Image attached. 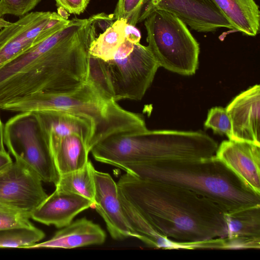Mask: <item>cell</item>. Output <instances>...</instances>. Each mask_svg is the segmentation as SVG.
I'll list each match as a JSON object with an SVG mask.
<instances>
[{"mask_svg":"<svg viewBox=\"0 0 260 260\" xmlns=\"http://www.w3.org/2000/svg\"><path fill=\"white\" fill-rule=\"evenodd\" d=\"M221 12L233 30L256 36L260 28V12L254 0H210Z\"/></svg>","mask_w":260,"mask_h":260,"instance_id":"19","label":"cell"},{"mask_svg":"<svg viewBox=\"0 0 260 260\" xmlns=\"http://www.w3.org/2000/svg\"><path fill=\"white\" fill-rule=\"evenodd\" d=\"M42 182L32 169L15 160L0 171V204L30 217L48 197Z\"/></svg>","mask_w":260,"mask_h":260,"instance_id":"9","label":"cell"},{"mask_svg":"<svg viewBox=\"0 0 260 260\" xmlns=\"http://www.w3.org/2000/svg\"><path fill=\"white\" fill-rule=\"evenodd\" d=\"M217 142L202 131H150L147 128L112 135L94 145V159L117 168L124 165L213 156Z\"/></svg>","mask_w":260,"mask_h":260,"instance_id":"4","label":"cell"},{"mask_svg":"<svg viewBox=\"0 0 260 260\" xmlns=\"http://www.w3.org/2000/svg\"><path fill=\"white\" fill-rule=\"evenodd\" d=\"M50 148L62 138L73 134L81 136L90 150L93 134L92 123L88 119L73 113L57 110L36 111Z\"/></svg>","mask_w":260,"mask_h":260,"instance_id":"17","label":"cell"},{"mask_svg":"<svg viewBox=\"0 0 260 260\" xmlns=\"http://www.w3.org/2000/svg\"><path fill=\"white\" fill-rule=\"evenodd\" d=\"M123 214L136 238L150 247L161 249H191L190 244L170 240L158 234L139 212L119 193Z\"/></svg>","mask_w":260,"mask_h":260,"instance_id":"21","label":"cell"},{"mask_svg":"<svg viewBox=\"0 0 260 260\" xmlns=\"http://www.w3.org/2000/svg\"><path fill=\"white\" fill-rule=\"evenodd\" d=\"M41 0H0V18L6 14L22 17L28 13Z\"/></svg>","mask_w":260,"mask_h":260,"instance_id":"27","label":"cell"},{"mask_svg":"<svg viewBox=\"0 0 260 260\" xmlns=\"http://www.w3.org/2000/svg\"><path fill=\"white\" fill-rule=\"evenodd\" d=\"M156 10L172 13L191 29L214 32L220 28L233 29L228 20L210 0H147L139 23Z\"/></svg>","mask_w":260,"mask_h":260,"instance_id":"10","label":"cell"},{"mask_svg":"<svg viewBox=\"0 0 260 260\" xmlns=\"http://www.w3.org/2000/svg\"><path fill=\"white\" fill-rule=\"evenodd\" d=\"M214 156L250 189L260 194V146L246 142L223 141Z\"/></svg>","mask_w":260,"mask_h":260,"instance_id":"14","label":"cell"},{"mask_svg":"<svg viewBox=\"0 0 260 260\" xmlns=\"http://www.w3.org/2000/svg\"></svg>","mask_w":260,"mask_h":260,"instance_id":"34","label":"cell"},{"mask_svg":"<svg viewBox=\"0 0 260 260\" xmlns=\"http://www.w3.org/2000/svg\"><path fill=\"white\" fill-rule=\"evenodd\" d=\"M0 109L17 112L57 110L84 117L93 126L90 151L97 143L112 135L147 128L141 114L123 109L87 80L70 92H35L1 103Z\"/></svg>","mask_w":260,"mask_h":260,"instance_id":"5","label":"cell"},{"mask_svg":"<svg viewBox=\"0 0 260 260\" xmlns=\"http://www.w3.org/2000/svg\"><path fill=\"white\" fill-rule=\"evenodd\" d=\"M204 126L212 129L214 133L225 135L231 139L232 123L225 108L215 107L211 108L208 113Z\"/></svg>","mask_w":260,"mask_h":260,"instance_id":"26","label":"cell"},{"mask_svg":"<svg viewBox=\"0 0 260 260\" xmlns=\"http://www.w3.org/2000/svg\"><path fill=\"white\" fill-rule=\"evenodd\" d=\"M50 149L59 176L80 169L89 161L90 151L83 138L78 134L62 138Z\"/></svg>","mask_w":260,"mask_h":260,"instance_id":"20","label":"cell"},{"mask_svg":"<svg viewBox=\"0 0 260 260\" xmlns=\"http://www.w3.org/2000/svg\"><path fill=\"white\" fill-rule=\"evenodd\" d=\"M260 86L250 87L237 95L225 108L232 123L230 140L260 146Z\"/></svg>","mask_w":260,"mask_h":260,"instance_id":"13","label":"cell"},{"mask_svg":"<svg viewBox=\"0 0 260 260\" xmlns=\"http://www.w3.org/2000/svg\"><path fill=\"white\" fill-rule=\"evenodd\" d=\"M106 238V233L99 224L84 217L62 228L49 240L36 243L27 248L72 249L101 245L105 242Z\"/></svg>","mask_w":260,"mask_h":260,"instance_id":"18","label":"cell"},{"mask_svg":"<svg viewBox=\"0 0 260 260\" xmlns=\"http://www.w3.org/2000/svg\"><path fill=\"white\" fill-rule=\"evenodd\" d=\"M29 215L12 209L0 204V229L14 226H30Z\"/></svg>","mask_w":260,"mask_h":260,"instance_id":"28","label":"cell"},{"mask_svg":"<svg viewBox=\"0 0 260 260\" xmlns=\"http://www.w3.org/2000/svg\"><path fill=\"white\" fill-rule=\"evenodd\" d=\"M148 47L160 67L182 75L195 74L200 45L187 25L176 16L156 10L144 20Z\"/></svg>","mask_w":260,"mask_h":260,"instance_id":"7","label":"cell"},{"mask_svg":"<svg viewBox=\"0 0 260 260\" xmlns=\"http://www.w3.org/2000/svg\"><path fill=\"white\" fill-rule=\"evenodd\" d=\"M94 206L93 201L82 196L55 189L31 213L30 218L62 228L79 213Z\"/></svg>","mask_w":260,"mask_h":260,"instance_id":"15","label":"cell"},{"mask_svg":"<svg viewBox=\"0 0 260 260\" xmlns=\"http://www.w3.org/2000/svg\"><path fill=\"white\" fill-rule=\"evenodd\" d=\"M4 125H3V123L2 122L0 117V151L5 152H6V151L4 147Z\"/></svg>","mask_w":260,"mask_h":260,"instance_id":"32","label":"cell"},{"mask_svg":"<svg viewBox=\"0 0 260 260\" xmlns=\"http://www.w3.org/2000/svg\"><path fill=\"white\" fill-rule=\"evenodd\" d=\"M119 168L138 177L187 188L212 201L225 212L260 205V194L250 189L215 156L124 165Z\"/></svg>","mask_w":260,"mask_h":260,"instance_id":"3","label":"cell"},{"mask_svg":"<svg viewBox=\"0 0 260 260\" xmlns=\"http://www.w3.org/2000/svg\"><path fill=\"white\" fill-rule=\"evenodd\" d=\"M124 38L127 40L133 43H140L141 38L139 30L134 26L131 24H126L124 27Z\"/></svg>","mask_w":260,"mask_h":260,"instance_id":"30","label":"cell"},{"mask_svg":"<svg viewBox=\"0 0 260 260\" xmlns=\"http://www.w3.org/2000/svg\"><path fill=\"white\" fill-rule=\"evenodd\" d=\"M96 15L73 18L49 36L35 62L0 83V103L37 92H68L85 83L89 48L96 38Z\"/></svg>","mask_w":260,"mask_h":260,"instance_id":"2","label":"cell"},{"mask_svg":"<svg viewBox=\"0 0 260 260\" xmlns=\"http://www.w3.org/2000/svg\"><path fill=\"white\" fill-rule=\"evenodd\" d=\"M227 236L221 238V249H259L260 205L224 213Z\"/></svg>","mask_w":260,"mask_h":260,"instance_id":"16","label":"cell"},{"mask_svg":"<svg viewBox=\"0 0 260 260\" xmlns=\"http://www.w3.org/2000/svg\"><path fill=\"white\" fill-rule=\"evenodd\" d=\"M56 6L64 9L69 13L80 15L86 10L89 0H55Z\"/></svg>","mask_w":260,"mask_h":260,"instance_id":"29","label":"cell"},{"mask_svg":"<svg viewBox=\"0 0 260 260\" xmlns=\"http://www.w3.org/2000/svg\"><path fill=\"white\" fill-rule=\"evenodd\" d=\"M94 206L111 237L116 240L136 238L123 214L117 183L107 173L94 169Z\"/></svg>","mask_w":260,"mask_h":260,"instance_id":"12","label":"cell"},{"mask_svg":"<svg viewBox=\"0 0 260 260\" xmlns=\"http://www.w3.org/2000/svg\"><path fill=\"white\" fill-rule=\"evenodd\" d=\"M57 14L62 18L68 19L69 13L63 8L58 7Z\"/></svg>","mask_w":260,"mask_h":260,"instance_id":"33","label":"cell"},{"mask_svg":"<svg viewBox=\"0 0 260 260\" xmlns=\"http://www.w3.org/2000/svg\"><path fill=\"white\" fill-rule=\"evenodd\" d=\"M50 12H29L0 30V68L34 45L48 22Z\"/></svg>","mask_w":260,"mask_h":260,"instance_id":"11","label":"cell"},{"mask_svg":"<svg viewBox=\"0 0 260 260\" xmlns=\"http://www.w3.org/2000/svg\"><path fill=\"white\" fill-rule=\"evenodd\" d=\"M159 67L147 46L125 39L111 60L105 61L89 55L87 80L116 102L139 101Z\"/></svg>","mask_w":260,"mask_h":260,"instance_id":"6","label":"cell"},{"mask_svg":"<svg viewBox=\"0 0 260 260\" xmlns=\"http://www.w3.org/2000/svg\"><path fill=\"white\" fill-rule=\"evenodd\" d=\"M4 142L15 160L27 166L42 181L56 184L59 175L36 111L10 118L4 125Z\"/></svg>","mask_w":260,"mask_h":260,"instance_id":"8","label":"cell"},{"mask_svg":"<svg viewBox=\"0 0 260 260\" xmlns=\"http://www.w3.org/2000/svg\"><path fill=\"white\" fill-rule=\"evenodd\" d=\"M94 170L92 162L89 160L82 168L60 175L55 185V189L78 194L94 203Z\"/></svg>","mask_w":260,"mask_h":260,"instance_id":"22","label":"cell"},{"mask_svg":"<svg viewBox=\"0 0 260 260\" xmlns=\"http://www.w3.org/2000/svg\"><path fill=\"white\" fill-rule=\"evenodd\" d=\"M147 0H118L114 13V20L124 19L136 26Z\"/></svg>","mask_w":260,"mask_h":260,"instance_id":"25","label":"cell"},{"mask_svg":"<svg viewBox=\"0 0 260 260\" xmlns=\"http://www.w3.org/2000/svg\"><path fill=\"white\" fill-rule=\"evenodd\" d=\"M117 184L118 193L163 237L200 248L227 236L225 212L187 188L126 172Z\"/></svg>","mask_w":260,"mask_h":260,"instance_id":"1","label":"cell"},{"mask_svg":"<svg viewBox=\"0 0 260 260\" xmlns=\"http://www.w3.org/2000/svg\"><path fill=\"white\" fill-rule=\"evenodd\" d=\"M13 162V161L7 152L0 151V171L4 169Z\"/></svg>","mask_w":260,"mask_h":260,"instance_id":"31","label":"cell"},{"mask_svg":"<svg viewBox=\"0 0 260 260\" xmlns=\"http://www.w3.org/2000/svg\"><path fill=\"white\" fill-rule=\"evenodd\" d=\"M126 23L124 19L115 20L92 42L89 55L105 61L111 60L125 39L124 27Z\"/></svg>","mask_w":260,"mask_h":260,"instance_id":"23","label":"cell"},{"mask_svg":"<svg viewBox=\"0 0 260 260\" xmlns=\"http://www.w3.org/2000/svg\"><path fill=\"white\" fill-rule=\"evenodd\" d=\"M44 233L34 225L0 229V248H25L44 238Z\"/></svg>","mask_w":260,"mask_h":260,"instance_id":"24","label":"cell"}]
</instances>
